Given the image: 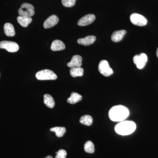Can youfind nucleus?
I'll return each mask as SVG.
<instances>
[{"label":"nucleus","mask_w":158,"mask_h":158,"mask_svg":"<svg viewBox=\"0 0 158 158\" xmlns=\"http://www.w3.org/2000/svg\"><path fill=\"white\" fill-rule=\"evenodd\" d=\"M156 55H157V56L158 58V48H157V51H156Z\"/></svg>","instance_id":"a878e982"},{"label":"nucleus","mask_w":158,"mask_h":158,"mask_svg":"<svg viewBox=\"0 0 158 158\" xmlns=\"http://www.w3.org/2000/svg\"><path fill=\"white\" fill-rule=\"evenodd\" d=\"M44 158H53V157L51 156H47L46 157Z\"/></svg>","instance_id":"393cba45"},{"label":"nucleus","mask_w":158,"mask_h":158,"mask_svg":"<svg viewBox=\"0 0 158 158\" xmlns=\"http://www.w3.org/2000/svg\"><path fill=\"white\" fill-rule=\"evenodd\" d=\"M126 31L125 30H120L113 32L111 36V40L114 42H118L123 39L124 35L126 34Z\"/></svg>","instance_id":"ddd939ff"},{"label":"nucleus","mask_w":158,"mask_h":158,"mask_svg":"<svg viewBox=\"0 0 158 158\" xmlns=\"http://www.w3.org/2000/svg\"><path fill=\"white\" fill-rule=\"evenodd\" d=\"M71 76L73 77H82L84 75V69L81 67H72L70 70Z\"/></svg>","instance_id":"6ab92c4d"},{"label":"nucleus","mask_w":158,"mask_h":158,"mask_svg":"<svg viewBox=\"0 0 158 158\" xmlns=\"http://www.w3.org/2000/svg\"><path fill=\"white\" fill-rule=\"evenodd\" d=\"M36 78L38 80H55L57 76L50 69H44L39 71L36 74Z\"/></svg>","instance_id":"20e7f679"},{"label":"nucleus","mask_w":158,"mask_h":158,"mask_svg":"<svg viewBox=\"0 0 158 158\" xmlns=\"http://www.w3.org/2000/svg\"><path fill=\"white\" fill-rule=\"evenodd\" d=\"M56 156L55 158H65L67 156V152L65 150H59L58 152H56Z\"/></svg>","instance_id":"b1692460"},{"label":"nucleus","mask_w":158,"mask_h":158,"mask_svg":"<svg viewBox=\"0 0 158 158\" xmlns=\"http://www.w3.org/2000/svg\"><path fill=\"white\" fill-rule=\"evenodd\" d=\"M4 32L6 36L13 37L15 35V31L13 26L10 23H6L4 26Z\"/></svg>","instance_id":"2eb2a0df"},{"label":"nucleus","mask_w":158,"mask_h":158,"mask_svg":"<svg viewBox=\"0 0 158 158\" xmlns=\"http://www.w3.org/2000/svg\"><path fill=\"white\" fill-rule=\"evenodd\" d=\"M84 149L86 152L93 153L94 152V146L93 142L90 141H87L84 145Z\"/></svg>","instance_id":"4be33fe9"},{"label":"nucleus","mask_w":158,"mask_h":158,"mask_svg":"<svg viewBox=\"0 0 158 158\" xmlns=\"http://www.w3.org/2000/svg\"><path fill=\"white\" fill-rule=\"evenodd\" d=\"M50 130L51 131L55 132L56 135L59 138L62 137L66 132V129L65 127H56L52 128Z\"/></svg>","instance_id":"aec40b11"},{"label":"nucleus","mask_w":158,"mask_h":158,"mask_svg":"<svg viewBox=\"0 0 158 158\" xmlns=\"http://www.w3.org/2000/svg\"><path fill=\"white\" fill-rule=\"evenodd\" d=\"M65 44L64 43L59 40H56L52 42L51 49L53 51L63 50L65 49Z\"/></svg>","instance_id":"4468645a"},{"label":"nucleus","mask_w":158,"mask_h":158,"mask_svg":"<svg viewBox=\"0 0 158 158\" xmlns=\"http://www.w3.org/2000/svg\"><path fill=\"white\" fill-rule=\"evenodd\" d=\"M109 115L110 119L112 121L122 122L127 118L129 115V111L126 107L116 106L110 109Z\"/></svg>","instance_id":"f257e3e1"},{"label":"nucleus","mask_w":158,"mask_h":158,"mask_svg":"<svg viewBox=\"0 0 158 158\" xmlns=\"http://www.w3.org/2000/svg\"><path fill=\"white\" fill-rule=\"evenodd\" d=\"M0 48L5 49L9 52H15L19 50V46L13 41L3 40L0 42Z\"/></svg>","instance_id":"423d86ee"},{"label":"nucleus","mask_w":158,"mask_h":158,"mask_svg":"<svg viewBox=\"0 0 158 158\" xmlns=\"http://www.w3.org/2000/svg\"><path fill=\"white\" fill-rule=\"evenodd\" d=\"M44 104L49 108H53L55 106V102L52 97L49 94L44 95Z\"/></svg>","instance_id":"a211bd4d"},{"label":"nucleus","mask_w":158,"mask_h":158,"mask_svg":"<svg viewBox=\"0 0 158 158\" xmlns=\"http://www.w3.org/2000/svg\"><path fill=\"white\" fill-rule=\"evenodd\" d=\"M59 21V19L57 15H51L44 23V27L45 29L50 28L54 27L58 23Z\"/></svg>","instance_id":"9d476101"},{"label":"nucleus","mask_w":158,"mask_h":158,"mask_svg":"<svg viewBox=\"0 0 158 158\" xmlns=\"http://www.w3.org/2000/svg\"><path fill=\"white\" fill-rule=\"evenodd\" d=\"M130 20L133 24L141 27L146 25L148 23L147 19L144 16L138 13L131 15Z\"/></svg>","instance_id":"6e6552de"},{"label":"nucleus","mask_w":158,"mask_h":158,"mask_svg":"<svg viewBox=\"0 0 158 158\" xmlns=\"http://www.w3.org/2000/svg\"><path fill=\"white\" fill-rule=\"evenodd\" d=\"M82 58L79 55H75L72 58L70 62L67 63V66L69 68L81 67L82 65Z\"/></svg>","instance_id":"9b49d317"},{"label":"nucleus","mask_w":158,"mask_h":158,"mask_svg":"<svg viewBox=\"0 0 158 158\" xmlns=\"http://www.w3.org/2000/svg\"><path fill=\"white\" fill-rule=\"evenodd\" d=\"M136 125L135 123L131 121L120 122L115 127V131L118 135H127L135 131Z\"/></svg>","instance_id":"f03ea898"},{"label":"nucleus","mask_w":158,"mask_h":158,"mask_svg":"<svg viewBox=\"0 0 158 158\" xmlns=\"http://www.w3.org/2000/svg\"><path fill=\"white\" fill-rule=\"evenodd\" d=\"M133 61L138 69H142L144 68L147 62V56L145 53L136 55L133 58Z\"/></svg>","instance_id":"0eeeda50"},{"label":"nucleus","mask_w":158,"mask_h":158,"mask_svg":"<svg viewBox=\"0 0 158 158\" xmlns=\"http://www.w3.org/2000/svg\"><path fill=\"white\" fill-rule=\"evenodd\" d=\"M18 23L23 27H27L32 21L31 18L19 16L17 18Z\"/></svg>","instance_id":"dca6fc26"},{"label":"nucleus","mask_w":158,"mask_h":158,"mask_svg":"<svg viewBox=\"0 0 158 158\" xmlns=\"http://www.w3.org/2000/svg\"><path fill=\"white\" fill-rule=\"evenodd\" d=\"M77 0H62V5L65 7H72L74 6Z\"/></svg>","instance_id":"5701e85b"},{"label":"nucleus","mask_w":158,"mask_h":158,"mask_svg":"<svg viewBox=\"0 0 158 158\" xmlns=\"http://www.w3.org/2000/svg\"><path fill=\"white\" fill-rule=\"evenodd\" d=\"M18 13L19 16L31 18L35 14L34 6L29 3H23L19 9Z\"/></svg>","instance_id":"7ed1b4c3"},{"label":"nucleus","mask_w":158,"mask_h":158,"mask_svg":"<svg viewBox=\"0 0 158 158\" xmlns=\"http://www.w3.org/2000/svg\"><path fill=\"white\" fill-rule=\"evenodd\" d=\"M98 69L99 72L104 76L110 77L113 73V69L110 68L106 60H102L99 63Z\"/></svg>","instance_id":"39448f33"},{"label":"nucleus","mask_w":158,"mask_h":158,"mask_svg":"<svg viewBox=\"0 0 158 158\" xmlns=\"http://www.w3.org/2000/svg\"><path fill=\"white\" fill-rule=\"evenodd\" d=\"M95 16L93 14H88L83 16L78 21L77 24L79 26L83 27L89 25L93 23L95 19Z\"/></svg>","instance_id":"1a4fd4ad"},{"label":"nucleus","mask_w":158,"mask_h":158,"mask_svg":"<svg viewBox=\"0 0 158 158\" xmlns=\"http://www.w3.org/2000/svg\"><path fill=\"white\" fill-rule=\"evenodd\" d=\"M80 122L82 124L89 126L92 124L93 118L89 115H85L80 118Z\"/></svg>","instance_id":"412c9836"},{"label":"nucleus","mask_w":158,"mask_h":158,"mask_svg":"<svg viewBox=\"0 0 158 158\" xmlns=\"http://www.w3.org/2000/svg\"><path fill=\"white\" fill-rule=\"evenodd\" d=\"M82 98V97L81 94L76 92H72L71 94L70 97L69 98L67 99V102L69 103L75 104L81 100Z\"/></svg>","instance_id":"f3484780"},{"label":"nucleus","mask_w":158,"mask_h":158,"mask_svg":"<svg viewBox=\"0 0 158 158\" xmlns=\"http://www.w3.org/2000/svg\"><path fill=\"white\" fill-rule=\"evenodd\" d=\"M96 40V37L94 36H88L85 38L78 39L77 43L79 44L84 46H89L93 44Z\"/></svg>","instance_id":"f8f14e48"}]
</instances>
